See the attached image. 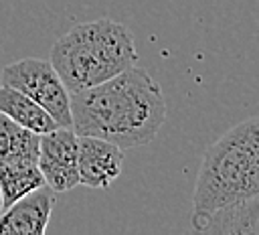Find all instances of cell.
Returning a JSON list of instances; mask_svg holds the SVG:
<instances>
[{"mask_svg": "<svg viewBox=\"0 0 259 235\" xmlns=\"http://www.w3.org/2000/svg\"><path fill=\"white\" fill-rule=\"evenodd\" d=\"M198 233H259V118H249L208 146L194 194Z\"/></svg>", "mask_w": 259, "mask_h": 235, "instance_id": "1", "label": "cell"}, {"mask_svg": "<svg viewBox=\"0 0 259 235\" xmlns=\"http://www.w3.org/2000/svg\"><path fill=\"white\" fill-rule=\"evenodd\" d=\"M71 128L79 136L103 138L130 150L158 136L166 120V99L160 83L134 65L99 85L71 93Z\"/></svg>", "mask_w": 259, "mask_h": 235, "instance_id": "2", "label": "cell"}, {"mask_svg": "<svg viewBox=\"0 0 259 235\" xmlns=\"http://www.w3.org/2000/svg\"><path fill=\"white\" fill-rule=\"evenodd\" d=\"M49 61L69 93H77L134 67L138 51L134 34L125 24L97 18L79 22L59 36L51 47Z\"/></svg>", "mask_w": 259, "mask_h": 235, "instance_id": "3", "label": "cell"}, {"mask_svg": "<svg viewBox=\"0 0 259 235\" xmlns=\"http://www.w3.org/2000/svg\"><path fill=\"white\" fill-rule=\"evenodd\" d=\"M0 83L26 93L45 107L59 126H73L71 93L51 61L34 57L14 61L0 71Z\"/></svg>", "mask_w": 259, "mask_h": 235, "instance_id": "4", "label": "cell"}, {"mask_svg": "<svg viewBox=\"0 0 259 235\" xmlns=\"http://www.w3.org/2000/svg\"><path fill=\"white\" fill-rule=\"evenodd\" d=\"M38 168L53 192H67L81 184L79 134L71 126H59L40 136Z\"/></svg>", "mask_w": 259, "mask_h": 235, "instance_id": "5", "label": "cell"}, {"mask_svg": "<svg viewBox=\"0 0 259 235\" xmlns=\"http://www.w3.org/2000/svg\"><path fill=\"white\" fill-rule=\"evenodd\" d=\"M123 170V148L95 138L79 136V178L87 188H109Z\"/></svg>", "mask_w": 259, "mask_h": 235, "instance_id": "6", "label": "cell"}, {"mask_svg": "<svg viewBox=\"0 0 259 235\" xmlns=\"http://www.w3.org/2000/svg\"><path fill=\"white\" fill-rule=\"evenodd\" d=\"M53 213L49 188H36L0 213V235H42Z\"/></svg>", "mask_w": 259, "mask_h": 235, "instance_id": "7", "label": "cell"}, {"mask_svg": "<svg viewBox=\"0 0 259 235\" xmlns=\"http://www.w3.org/2000/svg\"><path fill=\"white\" fill-rule=\"evenodd\" d=\"M0 111L6 113L8 118H12L16 124L36 132V134H47L55 128H59V124L53 120V115L40 107L34 99H30L26 93L0 83Z\"/></svg>", "mask_w": 259, "mask_h": 235, "instance_id": "8", "label": "cell"}, {"mask_svg": "<svg viewBox=\"0 0 259 235\" xmlns=\"http://www.w3.org/2000/svg\"><path fill=\"white\" fill-rule=\"evenodd\" d=\"M45 176L38 168V162L26 160H0V194L2 207L8 209L18 199L30 194L36 188H42Z\"/></svg>", "mask_w": 259, "mask_h": 235, "instance_id": "9", "label": "cell"}, {"mask_svg": "<svg viewBox=\"0 0 259 235\" xmlns=\"http://www.w3.org/2000/svg\"><path fill=\"white\" fill-rule=\"evenodd\" d=\"M40 136L0 111V160L38 162Z\"/></svg>", "mask_w": 259, "mask_h": 235, "instance_id": "10", "label": "cell"}, {"mask_svg": "<svg viewBox=\"0 0 259 235\" xmlns=\"http://www.w3.org/2000/svg\"><path fill=\"white\" fill-rule=\"evenodd\" d=\"M4 211V207H2V194H0V213Z\"/></svg>", "mask_w": 259, "mask_h": 235, "instance_id": "11", "label": "cell"}]
</instances>
